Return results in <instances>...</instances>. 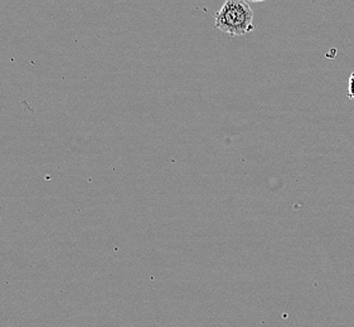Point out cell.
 <instances>
[{"mask_svg": "<svg viewBox=\"0 0 354 327\" xmlns=\"http://www.w3.org/2000/svg\"><path fill=\"white\" fill-rule=\"evenodd\" d=\"M214 21V27L228 36H245L255 30L254 12L242 0H227Z\"/></svg>", "mask_w": 354, "mask_h": 327, "instance_id": "6da1fadb", "label": "cell"}, {"mask_svg": "<svg viewBox=\"0 0 354 327\" xmlns=\"http://www.w3.org/2000/svg\"><path fill=\"white\" fill-rule=\"evenodd\" d=\"M348 97L354 101V72L348 81Z\"/></svg>", "mask_w": 354, "mask_h": 327, "instance_id": "7a4b0ae2", "label": "cell"}]
</instances>
